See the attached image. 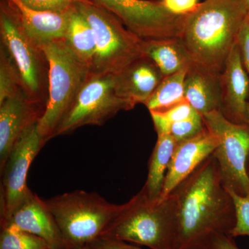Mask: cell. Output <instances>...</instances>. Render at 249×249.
<instances>
[{"label":"cell","instance_id":"1","mask_svg":"<svg viewBox=\"0 0 249 249\" xmlns=\"http://www.w3.org/2000/svg\"><path fill=\"white\" fill-rule=\"evenodd\" d=\"M170 195L174 208L173 249H209L217 235H231L235 224V206L213 154Z\"/></svg>","mask_w":249,"mask_h":249},{"label":"cell","instance_id":"2","mask_svg":"<svg viewBox=\"0 0 249 249\" xmlns=\"http://www.w3.org/2000/svg\"><path fill=\"white\" fill-rule=\"evenodd\" d=\"M247 16L244 0H205L186 15L180 40L195 63L222 73Z\"/></svg>","mask_w":249,"mask_h":249},{"label":"cell","instance_id":"3","mask_svg":"<svg viewBox=\"0 0 249 249\" xmlns=\"http://www.w3.org/2000/svg\"><path fill=\"white\" fill-rule=\"evenodd\" d=\"M101 236L150 249H173L175 242L173 200L151 199L141 190L125 204Z\"/></svg>","mask_w":249,"mask_h":249},{"label":"cell","instance_id":"4","mask_svg":"<svg viewBox=\"0 0 249 249\" xmlns=\"http://www.w3.org/2000/svg\"><path fill=\"white\" fill-rule=\"evenodd\" d=\"M68 249L89 245L101 237L120 211L98 193L76 191L45 200Z\"/></svg>","mask_w":249,"mask_h":249},{"label":"cell","instance_id":"5","mask_svg":"<svg viewBox=\"0 0 249 249\" xmlns=\"http://www.w3.org/2000/svg\"><path fill=\"white\" fill-rule=\"evenodd\" d=\"M40 48L49 64V85L47 104L37 122V130L47 142L53 138L90 69L77 58L64 40L49 42Z\"/></svg>","mask_w":249,"mask_h":249},{"label":"cell","instance_id":"6","mask_svg":"<svg viewBox=\"0 0 249 249\" xmlns=\"http://www.w3.org/2000/svg\"><path fill=\"white\" fill-rule=\"evenodd\" d=\"M76 8L94 34L96 53L91 71L119 74L144 56L143 40L128 30L114 15L83 0H76Z\"/></svg>","mask_w":249,"mask_h":249},{"label":"cell","instance_id":"7","mask_svg":"<svg viewBox=\"0 0 249 249\" xmlns=\"http://www.w3.org/2000/svg\"><path fill=\"white\" fill-rule=\"evenodd\" d=\"M134 107L121 92L116 74L90 70L53 138L84 125H103L119 111Z\"/></svg>","mask_w":249,"mask_h":249},{"label":"cell","instance_id":"8","mask_svg":"<svg viewBox=\"0 0 249 249\" xmlns=\"http://www.w3.org/2000/svg\"><path fill=\"white\" fill-rule=\"evenodd\" d=\"M0 35L20 77L22 89L31 101L45 106L47 101L49 64L43 51L27 35L17 18L1 0Z\"/></svg>","mask_w":249,"mask_h":249},{"label":"cell","instance_id":"9","mask_svg":"<svg viewBox=\"0 0 249 249\" xmlns=\"http://www.w3.org/2000/svg\"><path fill=\"white\" fill-rule=\"evenodd\" d=\"M206 127L220 140L213 155L228 191L240 196L249 194V125L234 124L220 110L202 116Z\"/></svg>","mask_w":249,"mask_h":249},{"label":"cell","instance_id":"10","mask_svg":"<svg viewBox=\"0 0 249 249\" xmlns=\"http://www.w3.org/2000/svg\"><path fill=\"white\" fill-rule=\"evenodd\" d=\"M116 16L124 27L143 40L179 37L186 16L170 12L155 0H83Z\"/></svg>","mask_w":249,"mask_h":249},{"label":"cell","instance_id":"11","mask_svg":"<svg viewBox=\"0 0 249 249\" xmlns=\"http://www.w3.org/2000/svg\"><path fill=\"white\" fill-rule=\"evenodd\" d=\"M47 142L39 134L37 123L22 134L1 169V222L4 223L31 193L27 184L31 163Z\"/></svg>","mask_w":249,"mask_h":249},{"label":"cell","instance_id":"12","mask_svg":"<svg viewBox=\"0 0 249 249\" xmlns=\"http://www.w3.org/2000/svg\"><path fill=\"white\" fill-rule=\"evenodd\" d=\"M219 137L207 127L184 142H178L165 175L163 189L159 199L163 200L186 179L219 145Z\"/></svg>","mask_w":249,"mask_h":249},{"label":"cell","instance_id":"13","mask_svg":"<svg viewBox=\"0 0 249 249\" xmlns=\"http://www.w3.org/2000/svg\"><path fill=\"white\" fill-rule=\"evenodd\" d=\"M45 109V106L31 101L22 90L0 103V169L18 139L38 122Z\"/></svg>","mask_w":249,"mask_h":249},{"label":"cell","instance_id":"14","mask_svg":"<svg viewBox=\"0 0 249 249\" xmlns=\"http://www.w3.org/2000/svg\"><path fill=\"white\" fill-rule=\"evenodd\" d=\"M220 78L223 115L234 124H248L249 76L238 44L229 54Z\"/></svg>","mask_w":249,"mask_h":249},{"label":"cell","instance_id":"15","mask_svg":"<svg viewBox=\"0 0 249 249\" xmlns=\"http://www.w3.org/2000/svg\"><path fill=\"white\" fill-rule=\"evenodd\" d=\"M9 225L44 239L50 249H68L45 200L32 191L1 228Z\"/></svg>","mask_w":249,"mask_h":249},{"label":"cell","instance_id":"16","mask_svg":"<svg viewBox=\"0 0 249 249\" xmlns=\"http://www.w3.org/2000/svg\"><path fill=\"white\" fill-rule=\"evenodd\" d=\"M2 1L12 11L27 35L39 47L53 41L64 40L71 11H35L24 6L19 0Z\"/></svg>","mask_w":249,"mask_h":249},{"label":"cell","instance_id":"17","mask_svg":"<svg viewBox=\"0 0 249 249\" xmlns=\"http://www.w3.org/2000/svg\"><path fill=\"white\" fill-rule=\"evenodd\" d=\"M221 73L194 63L185 79V99L201 116L222 107Z\"/></svg>","mask_w":249,"mask_h":249},{"label":"cell","instance_id":"18","mask_svg":"<svg viewBox=\"0 0 249 249\" xmlns=\"http://www.w3.org/2000/svg\"><path fill=\"white\" fill-rule=\"evenodd\" d=\"M116 76L123 96L134 106L145 105L164 78L155 64L145 55Z\"/></svg>","mask_w":249,"mask_h":249},{"label":"cell","instance_id":"19","mask_svg":"<svg viewBox=\"0 0 249 249\" xmlns=\"http://www.w3.org/2000/svg\"><path fill=\"white\" fill-rule=\"evenodd\" d=\"M142 52L150 59L163 76L183 70L195 63L179 37L142 40Z\"/></svg>","mask_w":249,"mask_h":249},{"label":"cell","instance_id":"20","mask_svg":"<svg viewBox=\"0 0 249 249\" xmlns=\"http://www.w3.org/2000/svg\"><path fill=\"white\" fill-rule=\"evenodd\" d=\"M149 161L148 174L142 190L150 199L160 198L165 175L178 142L169 134H160Z\"/></svg>","mask_w":249,"mask_h":249},{"label":"cell","instance_id":"21","mask_svg":"<svg viewBox=\"0 0 249 249\" xmlns=\"http://www.w3.org/2000/svg\"><path fill=\"white\" fill-rule=\"evenodd\" d=\"M64 41L77 58L91 70L96 53L94 34L76 6L70 11Z\"/></svg>","mask_w":249,"mask_h":249},{"label":"cell","instance_id":"22","mask_svg":"<svg viewBox=\"0 0 249 249\" xmlns=\"http://www.w3.org/2000/svg\"><path fill=\"white\" fill-rule=\"evenodd\" d=\"M188 70L165 76L145 103L150 112H163L186 101L185 79Z\"/></svg>","mask_w":249,"mask_h":249},{"label":"cell","instance_id":"23","mask_svg":"<svg viewBox=\"0 0 249 249\" xmlns=\"http://www.w3.org/2000/svg\"><path fill=\"white\" fill-rule=\"evenodd\" d=\"M44 239L13 225L1 228L0 249H49Z\"/></svg>","mask_w":249,"mask_h":249},{"label":"cell","instance_id":"24","mask_svg":"<svg viewBox=\"0 0 249 249\" xmlns=\"http://www.w3.org/2000/svg\"><path fill=\"white\" fill-rule=\"evenodd\" d=\"M20 77L14 62L2 45L0 50V103L22 91ZM23 91V90H22Z\"/></svg>","mask_w":249,"mask_h":249},{"label":"cell","instance_id":"25","mask_svg":"<svg viewBox=\"0 0 249 249\" xmlns=\"http://www.w3.org/2000/svg\"><path fill=\"white\" fill-rule=\"evenodd\" d=\"M196 111L186 101L163 112H150L157 135L169 134L172 124L194 116Z\"/></svg>","mask_w":249,"mask_h":249},{"label":"cell","instance_id":"26","mask_svg":"<svg viewBox=\"0 0 249 249\" xmlns=\"http://www.w3.org/2000/svg\"><path fill=\"white\" fill-rule=\"evenodd\" d=\"M205 127L206 124L202 116L197 112L188 119L178 121L172 124L170 134L178 143L196 137Z\"/></svg>","mask_w":249,"mask_h":249},{"label":"cell","instance_id":"27","mask_svg":"<svg viewBox=\"0 0 249 249\" xmlns=\"http://www.w3.org/2000/svg\"><path fill=\"white\" fill-rule=\"evenodd\" d=\"M232 198L235 211V224L231 236H249V194L240 196L229 191Z\"/></svg>","mask_w":249,"mask_h":249},{"label":"cell","instance_id":"28","mask_svg":"<svg viewBox=\"0 0 249 249\" xmlns=\"http://www.w3.org/2000/svg\"><path fill=\"white\" fill-rule=\"evenodd\" d=\"M29 9L40 11L68 12L74 9L76 0H19Z\"/></svg>","mask_w":249,"mask_h":249},{"label":"cell","instance_id":"29","mask_svg":"<svg viewBox=\"0 0 249 249\" xmlns=\"http://www.w3.org/2000/svg\"><path fill=\"white\" fill-rule=\"evenodd\" d=\"M170 12L178 16H186L196 10L199 0H160Z\"/></svg>","mask_w":249,"mask_h":249},{"label":"cell","instance_id":"30","mask_svg":"<svg viewBox=\"0 0 249 249\" xmlns=\"http://www.w3.org/2000/svg\"><path fill=\"white\" fill-rule=\"evenodd\" d=\"M242 61L249 76V15L245 18L241 28L237 40Z\"/></svg>","mask_w":249,"mask_h":249},{"label":"cell","instance_id":"31","mask_svg":"<svg viewBox=\"0 0 249 249\" xmlns=\"http://www.w3.org/2000/svg\"><path fill=\"white\" fill-rule=\"evenodd\" d=\"M91 249H142L136 246L129 245L124 241L101 236L89 245Z\"/></svg>","mask_w":249,"mask_h":249},{"label":"cell","instance_id":"32","mask_svg":"<svg viewBox=\"0 0 249 249\" xmlns=\"http://www.w3.org/2000/svg\"><path fill=\"white\" fill-rule=\"evenodd\" d=\"M209 249H240L236 245L233 237L222 234L214 237L209 246Z\"/></svg>","mask_w":249,"mask_h":249},{"label":"cell","instance_id":"33","mask_svg":"<svg viewBox=\"0 0 249 249\" xmlns=\"http://www.w3.org/2000/svg\"><path fill=\"white\" fill-rule=\"evenodd\" d=\"M74 249H91V247H90L89 245H85L83 246V247H79V248Z\"/></svg>","mask_w":249,"mask_h":249},{"label":"cell","instance_id":"34","mask_svg":"<svg viewBox=\"0 0 249 249\" xmlns=\"http://www.w3.org/2000/svg\"><path fill=\"white\" fill-rule=\"evenodd\" d=\"M244 1H245L247 11H248V15H249V0H244Z\"/></svg>","mask_w":249,"mask_h":249},{"label":"cell","instance_id":"35","mask_svg":"<svg viewBox=\"0 0 249 249\" xmlns=\"http://www.w3.org/2000/svg\"><path fill=\"white\" fill-rule=\"evenodd\" d=\"M247 114H248V124L249 125V104L248 106V111H247Z\"/></svg>","mask_w":249,"mask_h":249},{"label":"cell","instance_id":"36","mask_svg":"<svg viewBox=\"0 0 249 249\" xmlns=\"http://www.w3.org/2000/svg\"><path fill=\"white\" fill-rule=\"evenodd\" d=\"M248 170H249V160H248Z\"/></svg>","mask_w":249,"mask_h":249}]
</instances>
